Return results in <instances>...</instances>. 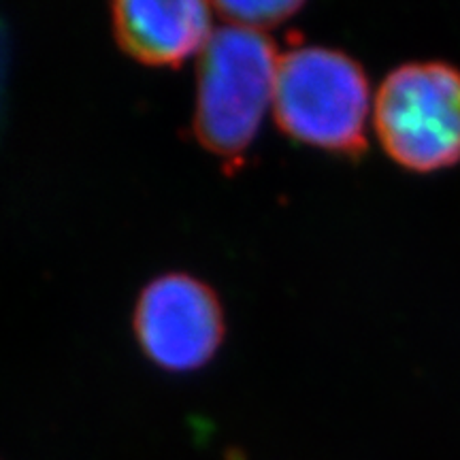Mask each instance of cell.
<instances>
[{
	"label": "cell",
	"instance_id": "1",
	"mask_svg": "<svg viewBox=\"0 0 460 460\" xmlns=\"http://www.w3.org/2000/svg\"><path fill=\"white\" fill-rule=\"evenodd\" d=\"M279 54L267 34L239 26L214 31L197 62L192 135L226 166H241L273 107Z\"/></svg>",
	"mask_w": 460,
	"mask_h": 460
},
{
	"label": "cell",
	"instance_id": "7",
	"mask_svg": "<svg viewBox=\"0 0 460 460\" xmlns=\"http://www.w3.org/2000/svg\"><path fill=\"white\" fill-rule=\"evenodd\" d=\"M4 62H7V49H4V34L0 31V102H3L4 88Z\"/></svg>",
	"mask_w": 460,
	"mask_h": 460
},
{
	"label": "cell",
	"instance_id": "5",
	"mask_svg": "<svg viewBox=\"0 0 460 460\" xmlns=\"http://www.w3.org/2000/svg\"><path fill=\"white\" fill-rule=\"evenodd\" d=\"M211 0H111V32L130 60L149 68H180L214 34Z\"/></svg>",
	"mask_w": 460,
	"mask_h": 460
},
{
	"label": "cell",
	"instance_id": "6",
	"mask_svg": "<svg viewBox=\"0 0 460 460\" xmlns=\"http://www.w3.org/2000/svg\"><path fill=\"white\" fill-rule=\"evenodd\" d=\"M307 0H211L228 26L269 31L296 15Z\"/></svg>",
	"mask_w": 460,
	"mask_h": 460
},
{
	"label": "cell",
	"instance_id": "4",
	"mask_svg": "<svg viewBox=\"0 0 460 460\" xmlns=\"http://www.w3.org/2000/svg\"><path fill=\"white\" fill-rule=\"evenodd\" d=\"M132 332L141 352L169 373L203 369L226 339V314L217 292L190 273H163L137 296Z\"/></svg>",
	"mask_w": 460,
	"mask_h": 460
},
{
	"label": "cell",
	"instance_id": "3",
	"mask_svg": "<svg viewBox=\"0 0 460 460\" xmlns=\"http://www.w3.org/2000/svg\"><path fill=\"white\" fill-rule=\"evenodd\" d=\"M373 128L386 156L418 175L460 164V68L446 60H411L379 84Z\"/></svg>",
	"mask_w": 460,
	"mask_h": 460
},
{
	"label": "cell",
	"instance_id": "2",
	"mask_svg": "<svg viewBox=\"0 0 460 460\" xmlns=\"http://www.w3.org/2000/svg\"><path fill=\"white\" fill-rule=\"evenodd\" d=\"M369 107L367 71L343 49L305 45L279 56L273 118L288 139L360 160L369 152Z\"/></svg>",
	"mask_w": 460,
	"mask_h": 460
}]
</instances>
